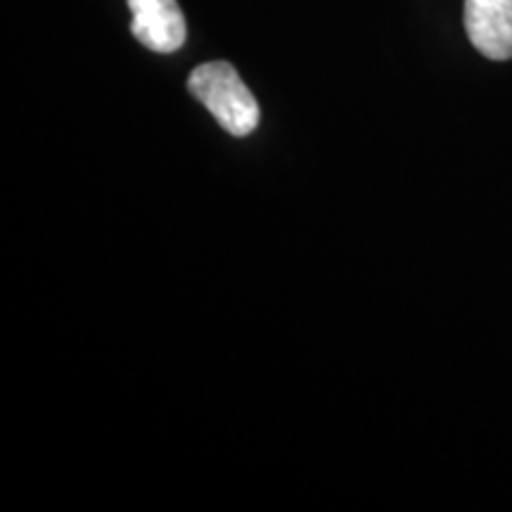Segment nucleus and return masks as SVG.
<instances>
[{
  "mask_svg": "<svg viewBox=\"0 0 512 512\" xmlns=\"http://www.w3.org/2000/svg\"><path fill=\"white\" fill-rule=\"evenodd\" d=\"M131 31L155 53H176L185 43V17L176 0H128Z\"/></svg>",
  "mask_w": 512,
  "mask_h": 512,
  "instance_id": "7ed1b4c3",
  "label": "nucleus"
},
{
  "mask_svg": "<svg viewBox=\"0 0 512 512\" xmlns=\"http://www.w3.org/2000/svg\"><path fill=\"white\" fill-rule=\"evenodd\" d=\"M190 93L202 102L230 136L245 138L259 126V102L228 62L200 64L188 79Z\"/></svg>",
  "mask_w": 512,
  "mask_h": 512,
  "instance_id": "f257e3e1",
  "label": "nucleus"
},
{
  "mask_svg": "<svg viewBox=\"0 0 512 512\" xmlns=\"http://www.w3.org/2000/svg\"><path fill=\"white\" fill-rule=\"evenodd\" d=\"M465 29L489 60L512 57V0H465Z\"/></svg>",
  "mask_w": 512,
  "mask_h": 512,
  "instance_id": "f03ea898",
  "label": "nucleus"
}]
</instances>
